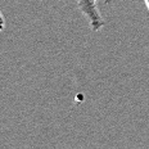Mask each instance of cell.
<instances>
[{
  "label": "cell",
  "mask_w": 149,
  "mask_h": 149,
  "mask_svg": "<svg viewBox=\"0 0 149 149\" xmlns=\"http://www.w3.org/2000/svg\"><path fill=\"white\" fill-rule=\"evenodd\" d=\"M77 7L82 15L86 18L89 23V27L93 32H98L104 27V19L103 15L100 14L99 9L97 7V3L94 0H76Z\"/></svg>",
  "instance_id": "6da1fadb"
},
{
  "label": "cell",
  "mask_w": 149,
  "mask_h": 149,
  "mask_svg": "<svg viewBox=\"0 0 149 149\" xmlns=\"http://www.w3.org/2000/svg\"><path fill=\"white\" fill-rule=\"evenodd\" d=\"M4 29H5V18L3 15L1 10H0V31H3Z\"/></svg>",
  "instance_id": "7a4b0ae2"
},
{
  "label": "cell",
  "mask_w": 149,
  "mask_h": 149,
  "mask_svg": "<svg viewBox=\"0 0 149 149\" xmlns=\"http://www.w3.org/2000/svg\"><path fill=\"white\" fill-rule=\"evenodd\" d=\"M144 1H145V5H147V9L149 12V0H144Z\"/></svg>",
  "instance_id": "3957f363"
},
{
  "label": "cell",
  "mask_w": 149,
  "mask_h": 149,
  "mask_svg": "<svg viewBox=\"0 0 149 149\" xmlns=\"http://www.w3.org/2000/svg\"><path fill=\"white\" fill-rule=\"evenodd\" d=\"M94 1H95V3H97V1H99V0H94Z\"/></svg>",
  "instance_id": "277c9868"
}]
</instances>
